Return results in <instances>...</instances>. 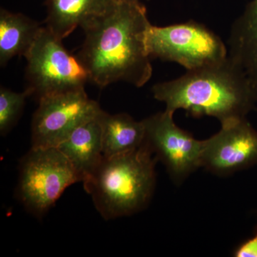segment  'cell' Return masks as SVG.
<instances>
[{"label": "cell", "mask_w": 257, "mask_h": 257, "mask_svg": "<svg viewBox=\"0 0 257 257\" xmlns=\"http://www.w3.org/2000/svg\"><path fill=\"white\" fill-rule=\"evenodd\" d=\"M145 5L117 1L114 9L83 28L79 60L89 80L103 88L124 82L142 87L153 68L147 39L152 26Z\"/></svg>", "instance_id": "obj_1"}, {"label": "cell", "mask_w": 257, "mask_h": 257, "mask_svg": "<svg viewBox=\"0 0 257 257\" xmlns=\"http://www.w3.org/2000/svg\"><path fill=\"white\" fill-rule=\"evenodd\" d=\"M152 91L157 100L165 103L166 110L184 109L194 116H212L221 124L244 119L257 103V89L229 56L173 80L157 83Z\"/></svg>", "instance_id": "obj_2"}, {"label": "cell", "mask_w": 257, "mask_h": 257, "mask_svg": "<svg viewBox=\"0 0 257 257\" xmlns=\"http://www.w3.org/2000/svg\"><path fill=\"white\" fill-rule=\"evenodd\" d=\"M157 161L145 140L133 151L104 157L83 184L104 219L132 215L147 207L156 184Z\"/></svg>", "instance_id": "obj_3"}, {"label": "cell", "mask_w": 257, "mask_h": 257, "mask_svg": "<svg viewBox=\"0 0 257 257\" xmlns=\"http://www.w3.org/2000/svg\"><path fill=\"white\" fill-rule=\"evenodd\" d=\"M79 182L80 176L57 147H32L20 162L17 195L29 212L41 219L67 187Z\"/></svg>", "instance_id": "obj_4"}, {"label": "cell", "mask_w": 257, "mask_h": 257, "mask_svg": "<svg viewBox=\"0 0 257 257\" xmlns=\"http://www.w3.org/2000/svg\"><path fill=\"white\" fill-rule=\"evenodd\" d=\"M28 89L37 99L83 89L89 82L87 69L47 27L41 28L25 56Z\"/></svg>", "instance_id": "obj_5"}, {"label": "cell", "mask_w": 257, "mask_h": 257, "mask_svg": "<svg viewBox=\"0 0 257 257\" xmlns=\"http://www.w3.org/2000/svg\"><path fill=\"white\" fill-rule=\"evenodd\" d=\"M150 57L174 62L192 70L220 62L228 47L214 32L190 21L165 27L152 25L147 39Z\"/></svg>", "instance_id": "obj_6"}, {"label": "cell", "mask_w": 257, "mask_h": 257, "mask_svg": "<svg viewBox=\"0 0 257 257\" xmlns=\"http://www.w3.org/2000/svg\"><path fill=\"white\" fill-rule=\"evenodd\" d=\"M32 122V147L52 148L63 143L76 128L102 111L83 89L51 94L38 99Z\"/></svg>", "instance_id": "obj_7"}, {"label": "cell", "mask_w": 257, "mask_h": 257, "mask_svg": "<svg viewBox=\"0 0 257 257\" xmlns=\"http://www.w3.org/2000/svg\"><path fill=\"white\" fill-rule=\"evenodd\" d=\"M172 111L165 110L152 115L143 121L145 142L157 160L165 166L170 177L181 183L202 167L204 143L177 126Z\"/></svg>", "instance_id": "obj_8"}, {"label": "cell", "mask_w": 257, "mask_h": 257, "mask_svg": "<svg viewBox=\"0 0 257 257\" xmlns=\"http://www.w3.org/2000/svg\"><path fill=\"white\" fill-rule=\"evenodd\" d=\"M221 125L217 133L203 140L202 167L226 176L257 165V131L246 118Z\"/></svg>", "instance_id": "obj_9"}, {"label": "cell", "mask_w": 257, "mask_h": 257, "mask_svg": "<svg viewBox=\"0 0 257 257\" xmlns=\"http://www.w3.org/2000/svg\"><path fill=\"white\" fill-rule=\"evenodd\" d=\"M46 26L63 40L114 9L117 0H48Z\"/></svg>", "instance_id": "obj_10"}, {"label": "cell", "mask_w": 257, "mask_h": 257, "mask_svg": "<svg viewBox=\"0 0 257 257\" xmlns=\"http://www.w3.org/2000/svg\"><path fill=\"white\" fill-rule=\"evenodd\" d=\"M101 111L94 119L76 128L57 147L73 165L82 182L92 175L104 159L99 119Z\"/></svg>", "instance_id": "obj_11"}, {"label": "cell", "mask_w": 257, "mask_h": 257, "mask_svg": "<svg viewBox=\"0 0 257 257\" xmlns=\"http://www.w3.org/2000/svg\"><path fill=\"white\" fill-rule=\"evenodd\" d=\"M228 56L257 89V0H251L231 26Z\"/></svg>", "instance_id": "obj_12"}, {"label": "cell", "mask_w": 257, "mask_h": 257, "mask_svg": "<svg viewBox=\"0 0 257 257\" xmlns=\"http://www.w3.org/2000/svg\"><path fill=\"white\" fill-rule=\"evenodd\" d=\"M104 157H111L133 151L141 146L145 140V127L143 121H136L130 115L109 114L101 111Z\"/></svg>", "instance_id": "obj_13"}, {"label": "cell", "mask_w": 257, "mask_h": 257, "mask_svg": "<svg viewBox=\"0 0 257 257\" xmlns=\"http://www.w3.org/2000/svg\"><path fill=\"white\" fill-rule=\"evenodd\" d=\"M36 22L21 13L0 11V64L5 66L15 56L28 53L41 30Z\"/></svg>", "instance_id": "obj_14"}, {"label": "cell", "mask_w": 257, "mask_h": 257, "mask_svg": "<svg viewBox=\"0 0 257 257\" xmlns=\"http://www.w3.org/2000/svg\"><path fill=\"white\" fill-rule=\"evenodd\" d=\"M32 95L27 88L23 92H15L7 88L0 89V133L5 135L15 126L25 106L27 98Z\"/></svg>", "instance_id": "obj_15"}, {"label": "cell", "mask_w": 257, "mask_h": 257, "mask_svg": "<svg viewBox=\"0 0 257 257\" xmlns=\"http://www.w3.org/2000/svg\"><path fill=\"white\" fill-rule=\"evenodd\" d=\"M236 257H257V231L252 237L241 243L234 251Z\"/></svg>", "instance_id": "obj_16"}, {"label": "cell", "mask_w": 257, "mask_h": 257, "mask_svg": "<svg viewBox=\"0 0 257 257\" xmlns=\"http://www.w3.org/2000/svg\"><path fill=\"white\" fill-rule=\"evenodd\" d=\"M122 3H141V0H117Z\"/></svg>", "instance_id": "obj_17"}]
</instances>
